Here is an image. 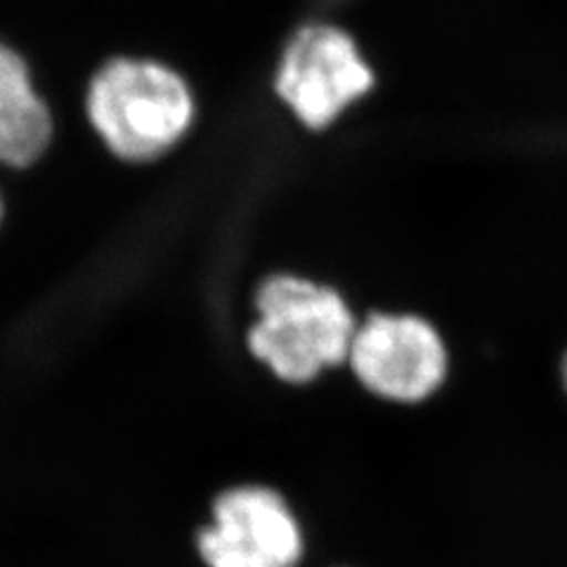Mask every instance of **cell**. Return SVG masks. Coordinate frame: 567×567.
Instances as JSON below:
<instances>
[{
  "label": "cell",
  "mask_w": 567,
  "mask_h": 567,
  "mask_svg": "<svg viewBox=\"0 0 567 567\" xmlns=\"http://www.w3.org/2000/svg\"><path fill=\"white\" fill-rule=\"evenodd\" d=\"M256 308L258 322L248 331V346L281 381L308 383L348 360L358 327L333 289L277 275L262 281Z\"/></svg>",
  "instance_id": "obj_1"
},
{
  "label": "cell",
  "mask_w": 567,
  "mask_h": 567,
  "mask_svg": "<svg viewBox=\"0 0 567 567\" xmlns=\"http://www.w3.org/2000/svg\"><path fill=\"white\" fill-rule=\"evenodd\" d=\"M187 85L162 64L116 60L87 91V116L116 156L150 162L168 152L192 123Z\"/></svg>",
  "instance_id": "obj_2"
},
{
  "label": "cell",
  "mask_w": 567,
  "mask_h": 567,
  "mask_svg": "<svg viewBox=\"0 0 567 567\" xmlns=\"http://www.w3.org/2000/svg\"><path fill=\"white\" fill-rule=\"evenodd\" d=\"M348 362L371 393L395 402H421L447 374V350L421 317L374 315L354 331Z\"/></svg>",
  "instance_id": "obj_3"
},
{
  "label": "cell",
  "mask_w": 567,
  "mask_h": 567,
  "mask_svg": "<svg viewBox=\"0 0 567 567\" xmlns=\"http://www.w3.org/2000/svg\"><path fill=\"white\" fill-rule=\"evenodd\" d=\"M371 83V69L350 35L331 27H310L296 35L284 55L277 91L306 126L324 128Z\"/></svg>",
  "instance_id": "obj_4"
},
{
  "label": "cell",
  "mask_w": 567,
  "mask_h": 567,
  "mask_svg": "<svg viewBox=\"0 0 567 567\" xmlns=\"http://www.w3.org/2000/svg\"><path fill=\"white\" fill-rule=\"evenodd\" d=\"M199 554L208 567H296L303 539L277 492L239 487L216 502L213 525L199 535Z\"/></svg>",
  "instance_id": "obj_5"
},
{
  "label": "cell",
  "mask_w": 567,
  "mask_h": 567,
  "mask_svg": "<svg viewBox=\"0 0 567 567\" xmlns=\"http://www.w3.org/2000/svg\"><path fill=\"white\" fill-rule=\"evenodd\" d=\"M52 140V118L33 87L27 62L0 41V164L24 168L39 162Z\"/></svg>",
  "instance_id": "obj_6"
},
{
  "label": "cell",
  "mask_w": 567,
  "mask_h": 567,
  "mask_svg": "<svg viewBox=\"0 0 567 567\" xmlns=\"http://www.w3.org/2000/svg\"><path fill=\"white\" fill-rule=\"evenodd\" d=\"M563 385L567 390V352H565V360H563Z\"/></svg>",
  "instance_id": "obj_7"
},
{
  "label": "cell",
  "mask_w": 567,
  "mask_h": 567,
  "mask_svg": "<svg viewBox=\"0 0 567 567\" xmlns=\"http://www.w3.org/2000/svg\"><path fill=\"white\" fill-rule=\"evenodd\" d=\"M3 213H6V208H3V199H0V223H3Z\"/></svg>",
  "instance_id": "obj_8"
}]
</instances>
